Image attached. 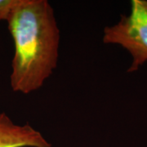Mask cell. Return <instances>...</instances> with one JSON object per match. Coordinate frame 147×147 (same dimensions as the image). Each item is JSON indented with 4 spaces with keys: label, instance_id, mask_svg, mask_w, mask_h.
<instances>
[{
    "label": "cell",
    "instance_id": "6da1fadb",
    "mask_svg": "<svg viewBox=\"0 0 147 147\" xmlns=\"http://www.w3.org/2000/svg\"><path fill=\"white\" fill-rule=\"evenodd\" d=\"M5 21L14 43L11 88L31 93L57 66L61 36L54 9L47 0H16Z\"/></svg>",
    "mask_w": 147,
    "mask_h": 147
},
{
    "label": "cell",
    "instance_id": "7a4b0ae2",
    "mask_svg": "<svg viewBox=\"0 0 147 147\" xmlns=\"http://www.w3.org/2000/svg\"><path fill=\"white\" fill-rule=\"evenodd\" d=\"M102 41L105 44H118L132 57L127 72H135L147 61V0H131L128 15H122L112 26H106Z\"/></svg>",
    "mask_w": 147,
    "mask_h": 147
},
{
    "label": "cell",
    "instance_id": "3957f363",
    "mask_svg": "<svg viewBox=\"0 0 147 147\" xmlns=\"http://www.w3.org/2000/svg\"><path fill=\"white\" fill-rule=\"evenodd\" d=\"M0 147H52V144L30 124H16L3 112L0 113Z\"/></svg>",
    "mask_w": 147,
    "mask_h": 147
},
{
    "label": "cell",
    "instance_id": "277c9868",
    "mask_svg": "<svg viewBox=\"0 0 147 147\" xmlns=\"http://www.w3.org/2000/svg\"><path fill=\"white\" fill-rule=\"evenodd\" d=\"M16 2V0H0V21H5L11 8Z\"/></svg>",
    "mask_w": 147,
    "mask_h": 147
}]
</instances>
